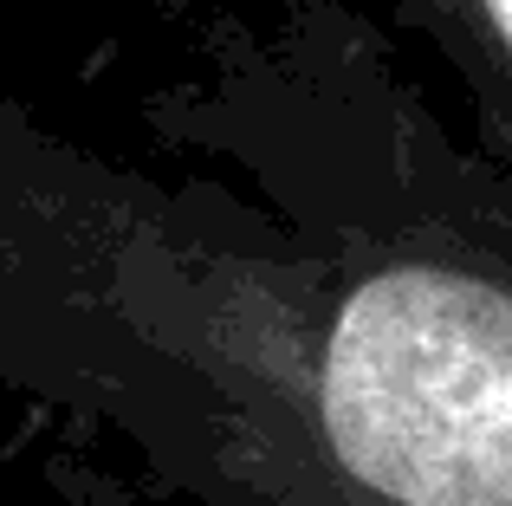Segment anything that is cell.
Instances as JSON below:
<instances>
[{"label":"cell","instance_id":"6da1fadb","mask_svg":"<svg viewBox=\"0 0 512 506\" xmlns=\"http://www.w3.org/2000/svg\"><path fill=\"white\" fill-rule=\"evenodd\" d=\"M325 429L344 468L396 506H506V292L441 266L376 273L325 344Z\"/></svg>","mask_w":512,"mask_h":506},{"label":"cell","instance_id":"7a4b0ae2","mask_svg":"<svg viewBox=\"0 0 512 506\" xmlns=\"http://www.w3.org/2000/svg\"><path fill=\"white\" fill-rule=\"evenodd\" d=\"M480 7H487V20H493V33H512V7H506V0H480Z\"/></svg>","mask_w":512,"mask_h":506}]
</instances>
